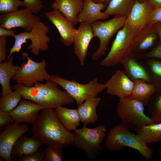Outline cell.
Returning <instances> with one entry per match:
<instances>
[{
	"mask_svg": "<svg viewBox=\"0 0 161 161\" xmlns=\"http://www.w3.org/2000/svg\"><path fill=\"white\" fill-rule=\"evenodd\" d=\"M20 92L14 90L0 99V112L9 113L14 109L21 100Z\"/></svg>",
	"mask_w": 161,
	"mask_h": 161,
	"instance_id": "f1b7e54d",
	"label": "cell"
},
{
	"mask_svg": "<svg viewBox=\"0 0 161 161\" xmlns=\"http://www.w3.org/2000/svg\"><path fill=\"white\" fill-rule=\"evenodd\" d=\"M7 38V36H0V62L4 61L6 60Z\"/></svg>",
	"mask_w": 161,
	"mask_h": 161,
	"instance_id": "74e56055",
	"label": "cell"
},
{
	"mask_svg": "<svg viewBox=\"0 0 161 161\" xmlns=\"http://www.w3.org/2000/svg\"><path fill=\"white\" fill-rule=\"evenodd\" d=\"M161 22V8L155 10L149 23V26Z\"/></svg>",
	"mask_w": 161,
	"mask_h": 161,
	"instance_id": "f35d334b",
	"label": "cell"
},
{
	"mask_svg": "<svg viewBox=\"0 0 161 161\" xmlns=\"http://www.w3.org/2000/svg\"><path fill=\"white\" fill-rule=\"evenodd\" d=\"M55 111L60 121L68 131H74L79 125L80 120L77 108L72 109L61 106Z\"/></svg>",
	"mask_w": 161,
	"mask_h": 161,
	"instance_id": "d4e9b609",
	"label": "cell"
},
{
	"mask_svg": "<svg viewBox=\"0 0 161 161\" xmlns=\"http://www.w3.org/2000/svg\"><path fill=\"white\" fill-rule=\"evenodd\" d=\"M152 27L153 32L159 36L160 41H161V22L154 24Z\"/></svg>",
	"mask_w": 161,
	"mask_h": 161,
	"instance_id": "60d3db41",
	"label": "cell"
},
{
	"mask_svg": "<svg viewBox=\"0 0 161 161\" xmlns=\"http://www.w3.org/2000/svg\"><path fill=\"white\" fill-rule=\"evenodd\" d=\"M49 81L57 83L75 100L78 106L88 98L98 97L106 87L105 83H100L97 78H95L86 84L78 82L74 80H69L57 75H51Z\"/></svg>",
	"mask_w": 161,
	"mask_h": 161,
	"instance_id": "ba28073f",
	"label": "cell"
},
{
	"mask_svg": "<svg viewBox=\"0 0 161 161\" xmlns=\"http://www.w3.org/2000/svg\"><path fill=\"white\" fill-rule=\"evenodd\" d=\"M43 144L42 141L34 135L31 137H28L23 134L14 145L10 158L11 159H17L32 153L38 150Z\"/></svg>",
	"mask_w": 161,
	"mask_h": 161,
	"instance_id": "d6986e66",
	"label": "cell"
},
{
	"mask_svg": "<svg viewBox=\"0 0 161 161\" xmlns=\"http://www.w3.org/2000/svg\"><path fill=\"white\" fill-rule=\"evenodd\" d=\"M154 10L146 0L143 2L137 0L126 18L125 25L140 30L151 27L149 23Z\"/></svg>",
	"mask_w": 161,
	"mask_h": 161,
	"instance_id": "4fadbf2b",
	"label": "cell"
},
{
	"mask_svg": "<svg viewBox=\"0 0 161 161\" xmlns=\"http://www.w3.org/2000/svg\"><path fill=\"white\" fill-rule=\"evenodd\" d=\"M147 59L146 64L155 87L156 93L161 92V61L154 58Z\"/></svg>",
	"mask_w": 161,
	"mask_h": 161,
	"instance_id": "83f0119b",
	"label": "cell"
},
{
	"mask_svg": "<svg viewBox=\"0 0 161 161\" xmlns=\"http://www.w3.org/2000/svg\"><path fill=\"white\" fill-rule=\"evenodd\" d=\"M26 7L24 2L20 0H0V13L4 14L18 10L20 7Z\"/></svg>",
	"mask_w": 161,
	"mask_h": 161,
	"instance_id": "1f68e13d",
	"label": "cell"
},
{
	"mask_svg": "<svg viewBox=\"0 0 161 161\" xmlns=\"http://www.w3.org/2000/svg\"><path fill=\"white\" fill-rule=\"evenodd\" d=\"M106 127L103 125L93 128L84 125L82 128L74 130L72 145L84 151L88 157L92 158L103 152L100 144L106 137Z\"/></svg>",
	"mask_w": 161,
	"mask_h": 161,
	"instance_id": "52a82bcc",
	"label": "cell"
},
{
	"mask_svg": "<svg viewBox=\"0 0 161 161\" xmlns=\"http://www.w3.org/2000/svg\"><path fill=\"white\" fill-rule=\"evenodd\" d=\"M126 19L124 16H116L108 21L98 20L91 24L94 37H98L100 41L98 48L91 56L92 60H97L105 54L111 38L124 26Z\"/></svg>",
	"mask_w": 161,
	"mask_h": 161,
	"instance_id": "9c48e42d",
	"label": "cell"
},
{
	"mask_svg": "<svg viewBox=\"0 0 161 161\" xmlns=\"http://www.w3.org/2000/svg\"><path fill=\"white\" fill-rule=\"evenodd\" d=\"M21 100L18 105L9 114L15 122L30 123L32 124L37 119L43 107L29 100Z\"/></svg>",
	"mask_w": 161,
	"mask_h": 161,
	"instance_id": "e0dca14e",
	"label": "cell"
},
{
	"mask_svg": "<svg viewBox=\"0 0 161 161\" xmlns=\"http://www.w3.org/2000/svg\"><path fill=\"white\" fill-rule=\"evenodd\" d=\"M137 0H109L104 13L109 16L128 17Z\"/></svg>",
	"mask_w": 161,
	"mask_h": 161,
	"instance_id": "4316f807",
	"label": "cell"
},
{
	"mask_svg": "<svg viewBox=\"0 0 161 161\" xmlns=\"http://www.w3.org/2000/svg\"><path fill=\"white\" fill-rule=\"evenodd\" d=\"M144 106L142 102L136 100L120 98L116 112L121 124L132 130L157 123L145 114Z\"/></svg>",
	"mask_w": 161,
	"mask_h": 161,
	"instance_id": "8992f818",
	"label": "cell"
},
{
	"mask_svg": "<svg viewBox=\"0 0 161 161\" xmlns=\"http://www.w3.org/2000/svg\"><path fill=\"white\" fill-rule=\"evenodd\" d=\"M147 105L151 118L156 123H161V92L154 94Z\"/></svg>",
	"mask_w": 161,
	"mask_h": 161,
	"instance_id": "f546056e",
	"label": "cell"
},
{
	"mask_svg": "<svg viewBox=\"0 0 161 161\" xmlns=\"http://www.w3.org/2000/svg\"><path fill=\"white\" fill-rule=\"evenodd\" d=\"M146 0L155 10L161 8V0Z\"/></svg>",
	"mask_w": 161,
	"mask_h": 161,
	"instance_id": "b9f144b4",
	"label": "cell"
},
{
	"mask_svg": "<svg viewBox=\"0 0 161 161\" xmlns=\"http://www.w3.org/2000/svg\"><path fill=\"white\" fill-rule=\"evenodd\" d=\"M49 30V27L42 22L40 21L32 26L30 31H24L16 34L14 38V44L10 49L8 57L14 52L19 53L22 45L26 43L27 40L29 39L31 40V43L28 47V48L31 50L34 55L38 56L40 51L48 50V43L50 40V37L47 35Z\"/></svg>",
	"mask_w": 161,
	"mask_h": 161,
	"instance_id": "5b68a950",
	"label": "cell"
},
{
	"mask_svg": "<svg viewBox=\"0 0 161 161\" xmlns=\"http://www.w3.org/2000/svg\"><path fill=\"white\" fill-rule=\"evenodd\" d=\"M139 1L143 2L145 1L146 0H138Z\"/></svg>",
	"mask_w": 161,
	"mask_h": 161,
	"instance_id": "f6af8a7d",
	"label": "cell"
},
{
	"mask_svg": "<svg viewBox=\"0 0 161 161\" xmlns=\"http://www.w3.org/2000/svg\"><path fill=\"white\" fill-rule=\"evenodd\" d=\"M101 100L100 97H90L78 106V111L80 121L84 125L95 123L98 119L96 108Z\"/></svg>",
	"mask_w": 161,
	"mask_h": 161,
	"instance_id": "7402d4cb",
	"label": "cell"
},
{
	"mask_svg": "<svg viewBox=\"0 0 161 161\" xmlns=\"http://www.w3.org/2000/svg\"><path fill=\"white\" fill-rule=\"evenodd\" d=\"M109 0H92L96 3L104 4L106 6Z\"/></svg>",
	"mask_w": 161,
	"mask_h": 161,
	"instance_id": "7bdbcfd3",
	"label": "cell"
},
{
	"mask_svg": "<svg viewBox=\"0 0 161 161\" xmlns=\"http://www.w3.org/2000/svg\"><path fill=\"white\" fill-rule=\"evenodd\" d=\"M94 37V32L91 24L79 23L75 32L73 44L74 54L82 66L84 65L89 45Z\"/></svg>",
	"mask_w": 161,
	"mask_h": 161,
	"instance_id": "9a60e30c",
	"label": "cell"
},
{
	"mask_svg": "<svg viewBox=\"0 0 161 161\" xmlns=\"http://www.w3.org/2000/svg\"><path fill=\"white\" fill-rule=\"evenodd\" d=\"M44 14L58 30L60 35V41L65 46L71 45L76 30L75 25L57 9H53L44 13Z\"/></svg>",
	"mask_w": 161,
	"mask_h": 161,
	"instance_id": "5bb4252c",
	"label": "cell"
},
{
	"mask_svg": "<svg viewBox=\"0 0 161 161\" xmlns=\"http://www.w3.org/2000/svg\"><path fill=\"white\" fill-rule=\"evenodd\" d=\"M14 121L9 113L0 112V129H2Z\"/></svg>",
	"mask_w": 161,
	"mask_h": 161,
	"instance_id": "8d00e7d4",
	"label": "cell"
},
{
	"mask_svg": "<svg viewBox=\"0 0 161 161\" xmlns=\"http://www.w3.org/2000/svg\"><path fill=\"white\" fill-rule=\"evenodd\" d=\"M134 82V86L132 93L127 97L142 102L144 106L147 105L151 96L156 92L154 84L140 79Z\"/></svg>",
	"mask_w": 161,
	"mask_h": 161,
	"instance_id": "cb8c5ba5",
	"label": "cell"
},
{
	"mask_svg": "<svg viewBox=\"0 0 161 161\" xmlns=\"http://www.w3.org/2000/svg\"><path fill=\"white\" fill-rule=\"evenodd\" d=\"M58 84L48 81L44 83L37 82L32 87L17 83L11 86L12 89L19 91L22 98L30 100L44 109H53L75 101L66 91L58 88Z\"/></svg>",
	"mask_w": 161,
	"mask_h": 161,
	"instance_id": "6da1fadb",
	"label": "cell"
},
{
	"mask_svg": "<svg viewBox=\"0 0 161 161\" xmlns=\"http://www.w3.org/2000/svg\"><path fill=\"white\" fill-rule=\"evenodd\" d=\"M106 8L104 4L96 3L92 0H84L83 9L78 16V23L91 24L97 20L107 19L109 16L101 12Z\"/></svg>",
	"mask_w": 161,
	"mask_h": 161,
	"instance_id": "ffe728a7",
	"label": "cell"
},
{
	"mask_svg": "<svg viewBox=\"0 0 161 161\" xmlns=\"http://www.w3.org/2000/svg\"><path fill=\"white\" fill-rule=\"evenodd\" d=\"M24 58H27L26 62H24L20 66L12 79L17 83L32 87L37 82H43L44 80L49 81L51 75L46 69V61L43 60L37 62L32 60L26 52L21 53Z\"/></svg>",
	"mask_w": 161,
	"mask_h": 161,
	"instance_id": "30bf717a",
	"label": "cell"
},
{
	"mask_svg": "<svg viewBox=\"0 0 161 161\" xmlns=\"http://www.w3.org/2000/svg\"><path fill=\"white\" fill-rule=\"evenodd\" d=\"M26 7L21 10L1 14L0 27L7 29L21 28L24 31H30L32 26L40 21L41 18Z\"/></svg>",
	"mask_w": 161,
	"mask_h": 161,
	"instance_id": "8fae6325",
	"label": "cell"
},
{
	"mask_svg": "<svg viewBox=\"0 0 161 161\" xmlns=\"http://www.w3.org/2000/svg\"><path fill=\"white\" fill-rule=\"evenodd\" d=\"M63 146L54 144L50 145L44 151L43 161H62Z\"/></svg>",
	"mask_w": 161,
	"mask_h": 161,
	"instance_id": "4dcf8cb0",
	"label": "cell"
},
{
	"mask_svg": "<svg viewBox=\"0 0 161 161\" xmlns=\"http://www.w3.org/2000/svg\"><path fill=\"white\" fill-rule=\"evenodd\" d=\"M17 160L18 161H43L44 151L40 148L35 152L24 155Z\"/></svg>",
	"mask_w": 161,
	"mask_h": 161,
	"instance_id": "e575fe53",
	"label": "cell"
},
{
	"mask_svg": "<svg viewBox=\"0 0 161 161\" xmlns=\"http://www.w3.org/2000/svg\"><path fill=\"white\" fill-rule=\"evenodd\" d=\"M158 154L161 159V145L158 150Z\"/></svg>",
	"mask_w": 161,
	"mask_h": 161,
	"instance_id": "ee69618b",
	"label": "cell"
},
{
	"mask_svg": "<svg viewBox=\"0 0 161 161\" xmlns=\"http://www.w3.org/2000/svg\"><path fill=\"white\" fill-rule=\"evenodd\" d=\"M28 126L16 122L8 125L0 134V156L7 161H11L10 154L17 139L28 132Z\"/></svg>",
	"mask_w": 161,
	"mask_h": 161,
	"instance_id": "7c38bea8",
	"label": "cell"
},
{
	"mask_svg": "<svg viewBox=\"0 0 161 161\" xmlns=\"http://www.w3.org/2000/svg\"><path fill=\"white\" fill-rule=\"evenodd\" d=\"M137 58H154L161 59V41L149 52L144 54H134Z\"/></svg>",
	"mask_w": 161,
	"mask_h": 161,
	"instance_id": "836d02e7",
	"label": "cell"
},
{
	"mask_svg": "<svg viewBox=\"0 0 161 161\" xmlns=\"http://www.w3.org/2000/svg\"><path fill=\"white\" fill-rule=\"evenodd\" d=\"M132 53L120 62L123 66L126 75L131 80L140 79L146 82L152 83V80L148 70L137 60Z\"/></svg>",
	"mask_w": 161,
	"mask_h": 161,
	"instance_id": "ac0fdd59",
	"label": "cell"
},
{
	"mask_svg": "<svg viewBox=\"0 0 161 161\" xmlns=\"http://www.w3.org/2000/svg\"><path fill=\"white\" fill-rule=\"evenodd\" d=\"M32 131L34 135L48 145L57 144L66 148L73 145L72 133L63 125L53 109L41 111L37 119L32 124Z\"/></svg>",
	"mask_w": 161,
	"mask_h": 161,
	"instance_id": "7a4b0ae2",
	"label": "cell"
},
{
	"mask_svg": "<svg viewBox=\"0 0 161 161\" xmlns=\"http://www.w3.org/2000/svg\"><path fill=\"white\" fill-rule=\"evenodd\" d=\"M104 83L108 94L120 98H126L131 95L134 83L129 78L124 71L119 69Z\"/></svg>",
	"mask_w": 161,
	"mask_h": 161,
	"instance_id": "2e32d148",
	"label": "cell"
},
{
	"mask_svg": "<svg viewBox=\"0 0 161 161\" xmlns=\"http://www.w3.org/2000/svg\"><path fill=\"white\" fill-rule=\"evenodd\" d=\"M51 8L59 11L74 25L78 23L79 15L82 10L84 0H54Z\"/></svg>",
	"mask_w": 161,
	"mask_h": 161,
	"instance_id": "44dd1931",
	"label": "cell"
},
{
	"mask_svg": "<svg viewBox=\"0 0 161 161\" xmlns=\"http://www.w3.org/2000/svg\"><path fill=\"white\" fill-rule=\"evenodd\" d=\"M129 129L122 124L110 129L106 136L105 146L112 151H120L126 147L134 149L147 160L152 158V150L145 144L137 134L131 132Z\"/></svg>",
	"mask_w": 161,
	"mask_h": 161,
	"instance_id": "277c9868",
	"label": "cell"
},
{
	"mask_svg": "<svg viewBox=\"0 0 161 161\" xmlns=\"http://www.w3.org/2000/svg\"><path fill=\"white\" fill-rule=\"evenodd\" d=\"M132 130L136 132L147 145L152 143L161 142V123L143 126Z\"/></svg>",
	"mask_w": 161,
	"mask_h": 161,
	"instance_id": "484cf974",
	"label": "cell"
},
{
	"mask_svg": "<svg viewBox=\"0 0 161 161\" xmlns=\"http://www.w3.org/2000/svg\"><path fill=\"white\" fill-rule=\"evenodd\" d=\"M157 35L153 31L149 32L143 38L133 51H142L150 48L156 40Z\"/></svg>",
	"mask_w": 161,
	"mask_h": 161,
	"instance_id": "d6a6232c",
	"label": "cell"
},
{
	"mask_svg": "<svg viewBox=\"0 0 161 161\" xmlns=\"http://www.w3.org/2000/svg\"><path fill=\"white\" fill-rule=\"evenodd\" d=\"M13 58L12 55L6 61L0 62V83L2 89L1 95L4 96L11 92L10 81L15 75L20 66L13 64Z\"/></svg>",
	"mask_w": 161,
	"mask_h": 161,
	"instance_id": "603a6c76",
	"label": "cell"
},
{
	"mask_svg": "<svg viewBox=\"0 0 161 161\" xmlns=\"http://www.w3.org/2000/svg\"><path fill=\"white\" fill-rule=\"evenodd\" d=\"M26 7L31 10L33 13L37 14L43 8L41 0H23Z\"/></svg>",
	"mask_w": 161,
	"mask_h": 161,
	"instance_id": "d590c367",
	"label": "cell"
},
{
	"mask_svg": "<svg viewBox=\"0 0 161 161\" xmlns=\"http://www.w3.org/2000/svg\"><path fill=\"white\" fill-rule=\"evenodd\" d=\"M152 31V27L140 30L125 25L117 32L107 56L100 64L106 67L112 66L131 54L141 40Z\"/></svg>",
	"mask_w": 161,
	"mask_h": 161,
	"instance_id": "3957f363",
	"label": "cell"
},
{
	"mask_svg": "<svg viewBox=\"0 0 161 161\" xmlns=\"http://www.w3.org/2000/svg\"><path fill=\"white\" fill-rule=\"evenodd\" d=\"M16 35L14 31L12 29H7L0 27V36H9L14 38Z\"/></svg>",
	"mask_w": 161,
	"mask_h": 161,
	"instance_id": "ab89813d",
	"label": "cell"
}]
</instances>
